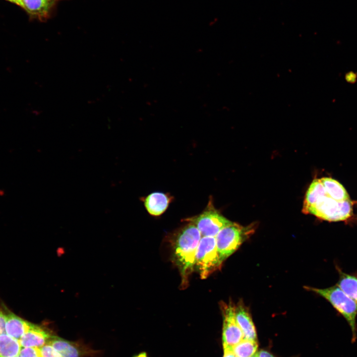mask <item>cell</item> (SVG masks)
Wrapping results in <instances>:
<instances>
[{
  "label": "cell",
  "mask_w": 357,
  "mask_h": 357,
  "mask_svg": "<svg viewBox=\"0 0 357 357\" xmlns=\"http://www.w3.org/2000/svg\"><path fill=\"white\" fill-rule=\"evenodd\" d=\"M326 194L327 192L320 179H314L306 193L302 209L303 212L306 214L307 210Z\"/></svg>",
  "instance_id": "obj_15"
},
{
  "label": "cell",
  "mask_w": 357,
  "mask_h": 357,
  "mask_svg": "<svg viewBox=\"0 0 357 357\" xmlns=\"http://www.w3.org/2000/svg\"><path fill=\"white\" fill-rule=\"evenodd\" d=\"M217 250L215 237H202L195 256V268L200 277L206 279L222 265Z\"/></svg>",
  "instance_id": "obj_5"
},
{
  "label": "cell",
  "mask_w": 357,
  "mask_h": 357,
  "mask_svg": "<svg viewBox=\"0 0 357 357\" xmlns=\"http://www.w3.org/2000/svg\"><path fill=\"white\" fill-rule=\"evenodd\" d=\"M60 0H22L23 8L32 18L44 21Z\"/></svg>",
  "instance_id": "obj_10"
},
{
  "label": "cell",
  "mask_w": 357,
  "mask_h": 357,
  "mask_svg": "<svg viewBox=\"0 0 357 357\" xmlns=\"http://www.w3.org/2000/svg\"><path fill=\"white\" fill-rule=\"evenodd\" d=\"M47 343L50 344L61 357H86L95 354V351L78 342L66 340L53 335Z\"/></svg>",
  "instance_id": "obj_8"
},
{
  "label": "cell",
  "mask_w": 357,
  "mask_h": 357,
  "mask_svg": "<svg viewBox=\"0 0 357 357\" xmlns=\"http://www.w3.org/2000/svg\"><path fill=\"white\" fill-rule=\"evenodd\" d=\"M235 316L238 324L241 329L244 339L256 341L255 328L248 309L242 301L235 305Z\"/></svg>",
  "instance_id": "obj_11"
},
{
  "label": "cell",
  "mask_w": 357,
  "mask_h": 357,
  "mask_svg": "<svg viewBox=\"0 0 357 357\" xmlns=\"http://www.w3.org/2000/svg\"><path fill=\"white\" fill-rule=\"evenodd\" d=\"M138 357H146V356H143V355H139Z\"/></svg>",
  "instance_id": "obj_26"
},
{
  "label": "cell",
  "mask_w": 357,
  "mask_h": 357,
  "mask_svg": "<svg viewBox=\"0 0 357 357\" xmlns=\"http://www.w3.org/2000/svg\"><path fill=\"white\" fill-rule=\"evenodd\" d=\"M353 202L351 199L338 201L327 193L311 207L306 214L329 222L344 221L353 215Z\"/></svg>",
  "instance_id": "obj_4"
},
{
  "label": "cell",
  "mask_w": 357,
  "mask_h": 357,
  "mask_svg": "<svg viewBox=\"0 0 357 357\" xmlns=\"http://www.w3.org/2000/svg\"><path fill=\"white\" fill-rule=\"evenodd\" d=\"M169 195L162 192H153L143 199L144 204L147 212L154 216H158L164 213L171 201Z\"/></svg>",
  "instance_id": "obj_12"
},
{
  "label": "cell",
  "mask_w": 357,
  "mask_h": 357,
  "mask_svg": "<svg viewBox=\"0 0 357 357\" xmlns=\"http://www.w3.org/2000/svg\"><path fill=\"white\" fill-rule=\"evenodd\" d=\"M259 357H274L271 354L267 351L261 350L259 353Z\"/></svg>",
  "instance_id": "obj_23"
},
{
  "label": "cell",
  "mask_w": 357,
  "mask_h": 357,
  "mask_svg": "<svg viewBox=\"0 0 357 357\" xmlns=\"http://www.w3.org/2000/svg\"><path fill=\"white\" fill-rule=\"evenodd\" d=\"M305 288L326 299L346 319L351 329L352 342L354 343L357 338V303L337 285L325 289L309 287H305Z\"/></svg>",
  "instance_id": "obj_2"
},
{
  "label": "cell",
  "mask_w": 357,
  "mask_h": 357,
  "mask_svg": "<svg viewBox=\"0 0 357 357\" xmlns=\"http://www.w3.org/2000/svg\"><path fill=\"white\" fill-rule=\"evenodd\" d=\"M8 1H10L12 3H13L15 4H17L22 7V0H6Z\"/></svg>",
  "instance_id": "obj_24"
},
{
  "label": "cell",
  "mask_w": 357,
  "mask_h": 357,
  "mask_svg": "<svg viewBox=\"0 0 357 357\" xmlns=\"http://www.w3.org/2000/svg\"><path fill=\"white\" fill-rule=\"evenodd\" d=\"M336 269L339 274L337 285L357 303V276L344 272L338 266Z\"/></svg>",
  "instance_id": "obj_14"
},
{
  "label": "cell",
  "mask_w": 357,
  "mask_h": 357,
  "mask_svg": "<svg viewBox=\"0 0 357 357\" xmlns=\"http://www.w3.org/2000/svg\"><path fill=\"white\" fill-rule=\"evenodd\" d=\"M224 357H236L233 352V348L224 347Z\"/></svg>",
  "instance_id": "obj_22"
},
{
  "label": "cell",
  "mask_w": 357,
  "mask_h": 357,
  "mask_svg": "<svg viewBox=\"0 0 357 357\" xmlns=\"http://www.w3.org/2000/svg\"><path fill=\"white\" fill-rule=\"evenodd\" d=\"M193 224L202 237H215L224 227L232 222L221 214L210 201L206 209L199 215L185 219Z\"/></svg>",
  "instance_id": "obj_6"
},
{
  "label": "cell",
  "mask_w": 357,
  "mask_h": 357,
  "mask_svg": "<svg viewBox=\"0 0 357 357\" xmlns=\"http://www.w3.org/2000/svg\"><path fill=\"white\" fill-rule=\"evenodd\" d=\"M251 357H259V353H256Z\"/></svg>",
  "instance_id": "obj_25"
},
{
  "label": "cell",
  "mask_w": 357,
  "mask_h": 357,
  "mask_svg": "<svg viewBox=\"0 0 357 357\" xmlns=\"http://www.w3.org/2000/svg\"><path fill=\"white\" fill-rule=\"evenodd\" d=\"M20 357H42L39 348L22 347L19 353Z\"/></svg>",
  "instance_id": "obj_20"
},
{
  "label": "cell",
  "mask_w": 357,
  "mask_h": 357,
  "mask_svg": "<svg viewBox=\"0 0 357 357\" xmlns=\"http://www.w3.org/2000/svg\"><path fill=\"white\" fill-rule=\"evenodd\" d=\"M255 228L254 224L244 227L232 222L218 233L215 238L220 258L222 262L254 233Z\"/></svg>",
  "instance_id": "obj_3"
},
{
  "label": "cell",
  "mask_w": 357,
  "mask_h": 357,
  "mask_svg": "<svg viewBox=\"0 0 357 357\" xmlns=\"http://www.w3.org/2000/svg\"><path fill=\"white\" fill-rule=\"evenodd\" d=\"M20 357V356H19V355L18 356H17V357Z\"/></svg>",
  "instance_id": "obj_27"
},
{
  "label": "cell",
  "mask_w": 357,
  "mask_h": 357,
  "mask_svg": "<svg viewBox=\"0 0 357 357\" xmlns=\"http://www.w3.org/2000/svg\"><path fill=\"white\" fill-rule=\"evenodd\" d=\"M257 349L256 341L244 339L233 347L237 357H251L256 353Z\"/></svg>",
  "instance_id": "obj_18"
},
{
  "label": "cell",
  "mask_w": 357,
  "mask_h": 357,
  "mask_svg": "<svg viewBox=\"0 0 357 357\" xmlns=\"http://www.w3.org/2000/svg\"><path fill=\"white\" fill-rule=\"evenodd\" d=\"M223 317V347L233 348L244 338L235 316V305L232 301L220 303Z\"/></svg>",
  "instance_id": "obj_7"
},
{
  "label": "cell",
  "mask_w": 357,
  "mask_h": 357,
  "mask_svg": "<svg viewBox=\"0 0 357 357\" xmlns=\"http://www.w3.org/2000/svg\"><path fill=\"white\" fill-rule=\"evenodd\" d=\"M327 194L334 199L342 201L350 199L346 189L337 180L328 177L320 178Z\"/></svg>",
  "instance_id": "obj_16"
},
{
  "label": "cell",
  "mask_w": 357,
  "mask_h": 357,
  "mask_svg": "<svg viewBox=\"0 0 357 357\" xmlns=\"http://www.w3.org/2000/svg\"><path fill=\"white\" fill-rule=\"evenodd\" d=\"M21 348L19 340L6 333L0 335V357H17Z\"/></svg>",
  "instance_id": "obj_17"
},
{
  "label": "cell",
  "mask_w": 357,
  "mask_h": 357,
  "mask_svg": "<svg viewBox=\"0 0 357 357\" xmlns=\"http://www.w3.org/2000/svg\"><path fill=\"white\" fill-rule=\"evenodd\" d=\"M5 332L9 336L19 340L28 331L31 323L11 312H7Z\"/></svg>",
  "instance_id": "obj_13"
},
{
  "label": "cell",
  "mask_w": 357,
  "mask_h": 357,
  "mask_svg": "<svg viewBox=\"0 0 357 357\" xmlns=\"http://www.w3.org/2000/svg\"><path fill=\"white\" fill-rule=\"evenodd\" d=\"M42 357H61L60 354L49 343L39 348Z\"/></svg>",
  "instance_id": "obj_19"
},
{
  "label": "cell",
  "mask_w": 357,
  "mask_h": 357,
  "mask_svg": "<svg viewBox=\"0 0 357 357\" xmlns=\"http://www.w3.org/2000/svg\"><path fill=\"white\" fill-rule=\"evenodd\" d=\"M6 321V314L4 310L0 308V335L6 333L5 325Z\"/></svg>",
  "instance_id": "obj_21"
},
{
  "label": "cell",
  "mask_w": 357,
  "mask_h": 357,
  "mask_svg": "<svg viewBox=\"0 0 357 357\" xmlns=\"http://www.w3.org/2000/svg\"><path fill=\"white\" fill-rule=\"evenodd\" d=\"M53 335L47 329L31 323L19 341L22 347L40 348L46 344Z\"/></svg>",
  "instance_id": "obj_9"
},
{
  "label": "cell",
  "mask_w": 357,
  "mask_h": 357,
  "mask_svg": "<svg viewBox=\"0 0 357 357\" xmlns=\"http://www.w3.org/2000/svg\"><path fill=\"white\" fill-rule=\"evenodd\" d=\"M197 227L192 223L181 227L174 235L173 259L181 277V286L185 287L195 268L197 249L201 238Z\"/></svg>",
  "instance_id": "obj_1"
}]
</instances>
